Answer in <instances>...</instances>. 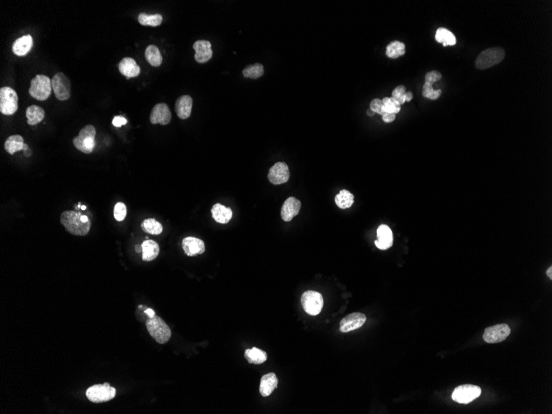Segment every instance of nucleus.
<instances>
[{
  "mask_svg": "<svg viewBox=\"0 0 552 414\" xmlns=\"http://www.w3.org/2000/svg\"><path fill=\"white\" fill-rule=\"evenodd\" d=\"M81 209H82V210H85V209H86V206L83 205V206H81Z\"/></svg>",
  "mask_w": 552,
  "mask_h": 414,
  "instance_id": "nucleus-48",
  "label": "nucleus"
},
{
  "mask_svg": "<svg viewBox=\"0 0 552 414\" xmlns=\"http://www.w3.org/2000/svg\"><path fill=\"white\" fill-rule=\"evenodd\" d=\"M51 80L46 75H37L31 80L29 94L32 98L39 101H44L51 95Z\"/></svg>",
  "mask_w": 552,
  "mask_h": 414,
  "instance_id": "nucleus-5",
  "label": "nucleus"
},
{
  "mask_svg": "<svg viewBox=\"0 0 552 414\" xmlns=\"http://www.w3.org/2000/svg\"><path fill=\"white\" fill-rule=\"evenodd\" d=\"M193 47H194V50L195 51L194 59H195L197 62L205 63L212 58L213 51H212V45H211L210 41L199 40V41L194 42Z\"/></svg>",
  "mask_w": 552,
  "mask_h": 414,
  "instance_id": "nucleus-15",
  "label": "nucleus"
},
{
  "mask_svg": "<svg viewBox=\"0 0 552 414\" xmlns=\"http://www.w3.org/2000/svg\"><path fill=\"white\" fill-rule=\"evenodd\" d=\"M405 95H406V102H410V101L413 100V98H414L413 93L406 92V94H405Z\"/></svg>",
  "mask_w": 552,
  "mask_h": 414,
  "instance_id": "nucleus-44",
  "label": "nucleus"
},
{
  "mask_svg": "<svg viewBox=\"0 0 552 414\" xmlns=\"http://www.w3.org/2000/svg\"><path fill=\"white\" fill-rule=\"evenodd\" d=\"M371 109L375 114H379L380 115H382L384 114V110H383V102L382 100L380 99H375L372 100L370 104Z\"/></svg>",
  "mask_w": 552,
  "mask_h": 414,
  "instance_id": "nucleus-39",
  "label": "nucleus"
},
{
  "mask_svg": "<svg viewBox=\"0 0 552 414\" xmlns=\"http://www.w3.org/2000/svg\"><path fill=\"white\" fill-rule=\"evenodd\" d=\"M405 54V45L401 41H392L388 45L387 48H386V56L389 58H399L400 56H404Z\"/></svg>",
  "mask_w": 552,
  "mask_h": 414,
  "instance_id": "nucleus-31",
  "label": "nucleus"
},
{
  "mask_svg": "<svg viewBox=\"0 0 552 414\" xmlns=\"http://www.w3.org/2000/svg\"><path fill=\"white\" fill-rule=\"evenodd\" d=\"M243 76L250 79H258L264 74V67L262 64L257 63L247 66L242 71Z\"/></svg>",
  "mask_w": 552,
  "mask_h": 414,
  "instance_id": "nucleus-34",
  "label": "nucleus"
},
{
  "mask_svg": "<svg viewBox=\"0 0 552 414\" xmlns=\"http://www.w3.org/2000/svg\"><path fill=\"white\" fill-rule=\"evenodd\" d=\"M116 389L104 383L103 385H93L86 390V397L90 402L95 404L108 402L116 396Z\"/></svg>",
  "mask_w": 552,
  "mask_h": 414,
  "instance_id": "nucleus-6",
  "label": "nucleus"
},
{
  "mask_svg": "<svg viewBox=\"0 0 552 414\" xmlns=\"http://www.w3.org/2000/svg\"><path fill=\"white\" fill-rule=\"evenodd\" d=\"M119 70L122 75L129 78L138 77L140 75V66L137 64L136 61L131 57H125L123 59L119 65Z\"/></svg>",
  "mask_w": 552,
  "mask_h": 414,
  "instance_id": "nucleus-19",
  "label": "nucleus"
},
{
  "mask_svg": "<svg viewBox=\"0 0 552 414\" xmlns=\"http://www.w3.org/2000/svg\"><path fill=\"white\" fill-rule=\"evenodd\" d=\"M511 330L509 325L498 324L487 327L484 331V338L485 342L488 343H499L504 342L510 335Z\"/></svg>",
  "mask_w": 552,
  "mask_h": 414,
  "instance_id": "nucleus-11",
  "label": "nucleus"
},
{
  "mask_svg": "<svg viewBox=\"0 0 552 414\" xmlns=\"http://www.w3.org/2000/svg\"><path fill=\"white\" fill-rule=\"evenodd\" d=\"M301 208V203L294 197H290L286 199L281 208V218L285 222L292 220L295 216L298 215Z\"/></svg>",
  "mask_w": 552,
  "mask_h": 414,
  "instance_id": "nucleus-17",
  "label": "nucleus"
},
{
  "mask_svg": "<svg viewBox=\"0 0 552 414\" xmlns=\"http://www.w3.org/2000/svg\"><path fill=\"white\" fill-rule=\"evenodd\" d=\"M145 58L150 66L158 67L162 63V56L157 46L150 45L145 49Z\"/></svg>",
  "mask_w": 552,
  "mask_h": 414,
  "instance_id": "nucleus-28",
  "label": "nucleus"
},
{
  "mask_svg": "<svg viewBox=\"0 0 552 414\" xmlns=\"http://www.w3.org/2000/svg\"><path fill=\"white\" fill-rule=\"evenodd\" d=\"M366 114H367V115H368V116L372 117L374 116V114H375V113H374V112L372 111L371 109H369L368 110H367V112H366Z\"/></svg>",
  "mask_w": 552,
  "mask_h": 414,
  "instance_id": "nucleus-47",
  "label": "nucleus"
},
{
  "mask_svg": "<svg viewBox=\"0 0 552 414\" xmlns=\"http://www.w3.org/2000/svg\"><path fill=\"white\" fill-rule=\"evenodd\" d=\"M114 218L116 219L118 222H122L126 218L127 216V207L124 203L122 202H119L115 204L114 206Z\"/></svg>",
  "mask_w": 552,
  "mask_h": 414,
  "instance_id": "nucleus-37",
  "label": "nucleus"
},
{
  "mask_svg": "<svg viewBox=\"0 0 552 414\" xmlns=\"http://www.w3.org/2000/svg\"><path fill=\"white\" fill-rule=\"evenodd\" d=\"M96 129L93 125H87L80 130L78 136L73 139V144L77 150L85 154L93 152L95 146Z\"/></svg>",
  "mask_w": 552,
  "mask_h": 414,
  "instance_id": "nucleus-3",
  "label": "nucleus"
},
{
  "mask_svg": "<svg viewBox=\"0 0 552 414\" xmlns=\"http://www.w3.org/2000/svg\"><path fill=\"white\" fill-rule=\"evenodd\" d=\"M211 213L214 220L218 223L226 224L229 223L233 217V211L230 208L223 206L220 204H216L211 209Z\"/></svg>",
  "mask_w": 552,
  "mask_h": 414,
  "instance_id": "nucleus-23",
  "label": "nucleus"
},
{
  "mask_svg": "<svg viewBox=\"0 0 552 414\" xmlns=\"http://www.w3.org/2000/svg\"><path fill=\"white\" fill-rule=\"evenodd\" d=\"M51 86L56 99L61 101L69 100L71 94V85L69 78L64 73H56L51 80Z\"/></svg>",
  "mask_w": 552,
  "mask_h": 414,
  "instance_id": "nucleus-10",
  "label": "nucleus"
},
{
  "mask_svg": "<svg viewBox=\"0 0 552 414\" xmlns=\"http://www.w3.org/2000/svg\"><path fill=\"white\" fill-rule=\"evenodd\" d=\"M24 140L20 135H12L7 138L5 140V150L10 155H13L15 152L23 150L24 148Z\"/></svg>",
  "mask_w": 552,
  "mask_h": 414,
  "instance_id": "nucleus-26",
  "label": "nucleus"
},
{
  "mask_svg": "<svg viewBox=\"0 0 552 414\" xmlns=\"http://www.w3.org/2000/svg\"><path fill=\"white\" fill-rule=\"evenodd\" d=\"M406 93V88L404 85H399L398 87L395 88V90H393L392 98H394L395 100H398L400 99L402 95H405Z\"/></svg>",
  "mask_w": 552,
  "mask_h": 414,
  "instance_id": "nucleus-40",
  "label": "nucleus"
},
{
  "mask_svg": "<svg viewBox=\"0 0 552 414\" xmlns=\"http://www.w3.org/2000/svg\"><path fill=\"white\" fill-rule=\"evenodd\" d=\"M441 90H434L433 85L430 83L425 82L422 89V96L429 100H437L441 95Z\"/></svg>",
  "mask_w": 552,
  "mask_h": 414,
  "instance_id": "nucleus-36",
  "label": "nucleus"
},
{
  "mask_svg": "<svg viewBox=\"0 0 552 414\" xmlns=\"http://www.w3.org/2000/svg\"><path fill=\"white\" fill-rule=\"evenodd\" d=\"M301 303L308 314L316 316L319 314L323 307V298L321 293L316 291L308 290L303 293Z\"/></svg>",
  "mask_w": 552,
  "mask_h": 414,
  "instance_id": "nucleus-8",
  "label": "nucleus"
},
{
  "mask_svg": "<svg viewBox=\"0 0 552 414\" xmlns=\"http://www.w3.org/2000/svg\"><path fill=\"white\" fill-rule=\"evenodd\" d=\"M383 121L386 123V124H390L392 122L395 121L396 119V114H389V113H384L382 114Z\"/></svg>",
  "mask_w": 552,
  "mask_h": 414,
  "instance_id": "nucleus-42",
  "label": "nucleus"
},
{
  "mask_svg": "<svg viewBox=\"0 0 552 414\" xmlns=\"http://www.w3.org/2000/svg\"><path fill=\"white\" fill-rule=\"evenodd\" d=\"M171 113L167 104H158L152 109L150 113V121L151 124L167 125L171 120Z\"/></svg>",
  "mask_w": 552,
  "mask_h": 414,
  "instance_id": "nucleus-14",
  "label": "nucleus"
},
{
  "mask_svg": "<svg viewBox=\"0 0 552 414\" xmlns=\"http://www.w3.org/2000/svg\"><path fill=\"white\" fill-rule=\"evenodd\" d=\"M26 117L27 119V124L31 126H34L43 120L45 118V111L41 107L32 105L28 107L26 110Z\"/></svg>",
  "mask_w": 552,
  "mask_h": 414,
  "instance_id": "nucleus-27",
  "label": "nucleus"
},
{
  "mask_svg": "<svg viewBox=\"0 0 552 414\" xmlns=\"http://www.w3.org/2000/svg\"><path fill=\"white\" fill-rule=\"evenodd\" d=\"M18 108V96L13 89L2 87L0 90V112L4 115H12Z\"/></svg>",
  "mask_w": 552,
  "mask_h": 414,
  "instance_id": "nucleus-7",
  "label": "nucleus"
},
{
  "mask_svg": "<svg viewBox=\"0 0 552 414\" xmlns=\"http://www.w3.org/2000/svg\"><path fill=\"white\" fill-rule=\"evenodd\" d=\"M278 385V378L275 373L265 375L261 380L260 393L263 397H268L272 395Z\"/></svg>",
  "mask_w": 552,
  "mask_h": 414,
  "instance_id": "nucleus-22",
  "label": "nucleus"
},
{
  "mask_svg": "<svg viewBox=\"0 0 552 414\" xmlns=\"http://www.w3.org/2000/svg\"><path fill=\"white\" fill-rule=\"evenodd\" d=\"M289 169L284 162H277L270 169L268 179L273 184H284L289 179Z\"/></svg>",
  "mask_w": 552,
  "mask_h": 414,
  "instance_id": "nucleus-12",
  "label": "nucleus"
},
{
  "mask_svg": "<svg viewBox=\"0 0 552 414\" xmlns=\"http://www.w3.org/2000/svg\"><path fill=\"white\" fill-rule=\"evenodd\" d=\"M145 326L148 332L159 344H165L171 337V331L165 321L155 315L146 320Z\"/></svg>",
  "mask_w": 552,
  "mask_h": 414,
  "instance_id": "nucleus-2",
  "label": "nucleus"
},
{
  "mask_svg": "<svg viewBox=\"0 0 552 414\" xmlns=\"http://www.w3.org/2000/svg\"><path fill=\"white\" fill-rule=\"evenodd\" d=\"M441 77H442V75H441V72H439L437 70H432V71L426 73V76H425V82L430 83L431 85H433L435 83L441 80Z\"/></svg>",
  "mask_w": 552,
  "mask_h": 414,
  "instance_id": "nucleus-38",
  "label": "nucleus"
},
{
  "mask_svg": "<svg viewBox=\"0 0 552 414\" xmlns=\"http://www.w3.org/2000/svg\"><path fill=\"white\" fill-rule=\"evenodd\" d=\"M33 46V39L31 35H26L17 39L12 45V52L18 56H24L27 55Z\"/></svg>",
  "mask_w": 552,
  "mask_h": 414,
  "instance_id": "nucleus-21",
  "label": "nucleus"
},
{
  "mask_svg": "<svg viewBox=\"0 0 552 414\" xmlns=\"http://www.w3.org/2000/svg\"><path fill=\"white\" fill-rule=\"evenodd\" d=\"M60 219L66 232L72 235L86 236L90 233L91 222L87 216L75 211H65Z\"/></svg>",
  "mask_w": 552,
  "mask_h": 414,
  "instance_id": "nucleus-1",
  "label": "nucleus"
},
{
  "mask_svg": "<svg viewBox=\"0 0 552 414\" xmlns=\"http://www.w3.org/2000/svg\"><path fill=\"white\" fill-rule=\"evenodd\" d=\"M142 250V260L144 262H151L155 260L160 252L159 245L155 241H144L141 244Z\"/></svg>",
  "mask_w": 552,
  "mask_h": 414,
  "instance_id": "nucleus-24",
  "label": "nucleus"
},
{
  "mask_svg": "<svg viewBox=\"0 0 552 414\" xmlns=\"http://www.w3.org/2000/svg\"><path fill=\"white\" fill-rule=\"evenodd\" d=\"M182 248L185 254L189 257H195L197 255L204 254L205 252V245L203 241L199 238L188 237L182 241Z\"/></svg>",
  "mask_w": 552,
  "mask_h": 414,
  "instance_id": "nucleus-16",
  "label": "nucleus"
},
{
  "mask_svg": "<svg viewBox=\"0 0 552 414\" xmlns=\"http://www.w3.org/2000/svg\"><path fill=\"white\" fill-rule=\"evenodd\" d=\"M366 322V316L361 312H354L342 318L340 322V331L346 333L362 327Z\"/></svg>",
  "mask_w": 552,
  "mask_h": 414,
  "instance_id": "nucleus-13",
  "label": "nucleus"
},
{
  "mask_svg": "<svg viewBox=\"0 0 552 414\" xmlns=\"http://www.w3.org/2000/svg\"><path fill=\"white\" fill-rule=\"evenodd\" d=\"M547 274H548V277H549V278H550L551 279H552V267H549V268H548V272H547Z\"/></svg>",
  "mask_w": 552,
  "mask_h": 414,
  "instance_id": "nucleus-45",
  "label": "nucleus"
},
{
  "mask_svg": "<svg viewBox=\"0 0 552 414\" xmlns=\"http://www.w3.org/2000/svg\"><path fill=\"white\" fill-rule=\"evenodd\" d=\"M244 356L248 361V363L254 364V365H261L266 362L267 360V352L257 347L246 350Z\"/></svg>",
  "mask_w": 552,
  "mask_h": 414,
  "instance_id": "nucleus-25",
  "label": "nucleus"
},
{
  "mask_svg": "<svg viewBox=\"0 0 552 414\" xmlns=\"http://www.w3.org/2000/svg\"><path fill=\"white\" fill-rule=\"evenodd\" d=\"M162 16L160 14H146L140 13L138 15V22L142 26L158 27L162 22Z\"/></svg>",
  "mask_w": 552,
  "mask_h": 414,
  "instance_id": "nucleus-33",
  "label": "nucleus"
},
{
  "mask_svg": "<svg viewBox=\"0 0 552 414\" xmlns=\"http://www.w3.org/2000/svg\"><path fill=\"white\" fill-rule=\"evenodd\" d=\"M335 202L337 206L342 209L350 208L354 204V195L351 192L342 189L339 194L335 197Z\"/></svg>",
  "mask_w": 552,
  "mask_h": 414,
  "instance_id": "nucleus-32",
  "label": "nucleus"
},
{
  "mask_svg": "<svg viewBox=\"0 0 552 414\" xmlns=\"http://www.w3.org/2000/svg\"><path fill=\"white\" fill-rule=\"evenodd\" d=\"M127 123H128V121L124 117L116 116L114 117V119H113V125L116 127V128H120V127L124 126V125H126Z\"/></svg>",
  "mask_w": 552,
  "mask_h": 414,
  "instance_id": "nucleus-41",
  "label": "nucleus"
},
{
  "mask_svg": "<svg viewBox=\"0 0 552 414\" xmlns=\"http://www.w3.org/2000/svg\"><path fill=\"white\" fill-rule=\"evenodd\" d=\"M481 389L472 385H463L455 388L452 393V400L463 405H467L480 397Z\"/></svg>",
  "mask_w": 552,
  "mask_h": 414,
  "instance_id": "nucleus-9",
  "label": "nucleus"
},
{
  "mask_svg": "<svg viewBox=\"0 0 552 414\" xmlns=\"http://www.w3.org/2000/svg\"><path fill=\"white\" fill-rule=\"evenodd\" d=\"M140 227L145 233L151 235H159L163 231L162 225L154 218L145 219L141 223Z\"/></svg>",
  "mask_w": 552,
  "mask_h": 414,
  "instance_id": "nucleus-30",
  "label": "nucleus"
},
{
  "mask_svg": "<svg viewBox=\"0 0 552 414\" xmlns=\"http://www.w3.org/2000/svg\"><path fill=\"white\" fill-rule=\"evenodd\" d=\"M135 251H136V252H138V253H140V252H142V250H141V246H139V245H137L136 247H135Z\"/></svg>",
  "mask_w": 552,
  "mask_h": 414,
  "instance_id": "nucleus-46",
  "label": "nucleus"
},
{
  "mask_svg": "<svg viewBox=\"0 0 552 414\" xmlns=\"http://www.w3.org/2000/svg\"><path fill=\"white\" fill-rule=\"evenodd\" d=\"M383 110L384 113L389 114H397L400 113L401 109V105L399 104L397 100L392 97H385L382 100Z\"/></svg>",
  "mask_w": 552,
  "mask_h": 414,
  "instance_id": "nucleus-35",
  "label": "nucleus"
},
{
  "mask_svg": "<svg viewBox=\"0 0 552 414\" xmlns=\"http://www.w3.org/2000/svg\"><path fill=\"white\" fill-rule=\"evenodd\" d=\"M145 314L147 315L148 317H152L155 316V312L151 308H146L145 311Z\"/></svg>",
  "mask_w": 552,
  "mask_h": 414,
  "instance_id": "nucleus-43",
  "label": "nucleus"
},
{
  "mask_svg": "<svg viewBox=\"0 0 552 414\" xmlns=\"http://www.w3.org/2000/svg\"><path fill=\"white\" fill-rule=\"evenodd\" d=\"M505 57V51L501 47H492L483 51L475 61L479 70H486L500 63Z\"/></svg>",
  "mask_w": 552,
  "mask_h": 414,
  "instance_id": "nucleus-4",
  "label": "nucleus"
},
{
  "mask_svg": "<svg viewBox=\"0 0 552 414\" xmlns=\"http://www.w3.org/2000/svg\"><path fill=\"white\" fill-rule=\"evenodd\" d=\"M435 38L438 43H442L444 46H454L456 44L455 35L445 27H440L436 30Z\"/></svg>",
  "mask_w": 552,
  "mask_h": 414,
  "instance_id": "nucleus-29",
  "label": "nucleus"
},
{
  "mask_svg": "<svg viewBox=\"0 0 552 414\" xmlns=\"http://www.w3.org/2000/svg\"><path fill=\"white\" fill-rule=\"evenodd\" d=\"M193 100L189 95H183L175 102V113L180 119H187L191 114Z\"/></svg>",
  "mask_w": 552,
  "mask_h": 414,
  "instance_id": "nucleus-20",
  "label": "nucleus"
},
{
  "mask_svg": "<svg viewBox=\"0 0 552 414\" xmlns=\"http://www.w3.org/2000/svg\"><path fill=\"white\" fill-rule=\"evenodd\" d=\"M394 242L393 233L387 225H380L377 230V240L375 241L376 247L380 250H387L392 247Z\"/></svg>",
  "mask_w": 552,
  "mask_h": 414,
  "instance_id": "nucleus-18",
  "label": "nucleus"
}]
</instances>
